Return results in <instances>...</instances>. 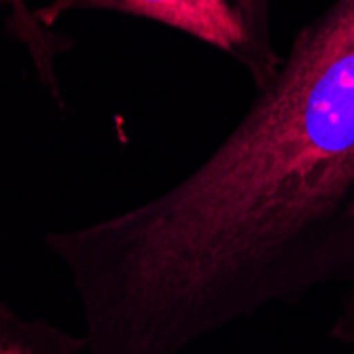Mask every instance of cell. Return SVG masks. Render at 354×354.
Segmentation results:
<instances>
[{"label":"cell","instance_id":"5","mask_svg":"<svg viewBox=\"0 0 354 354\" xmlns=\"http://www.w3.org/2000/svg\"><path fill=\"white\" fill-rule=\"evenodd\" d=\"M17 3H19V5H21V7H26V9H32V7H30V5H28V3H26V0H17Z\"/></svg>","mask_w":354,"mask_h":354},{"label":"cell","instance_id":"3","mask_svg":"<svg viewBox=\"0 0 354 354\" xmlns=\"http://www.w3.org/2000/svg\"><path fill=\"white\" fill-rule=\"evenodd\" d=\"M85 335H73L45 318H21L0 304V354H81Z\"/></svg>","mask_w":354,"mask_h":354},{"label":"cell","instance_id":"4","mask_svg":"<svg viewBox=\"0 0 354 354\" xmlns=\"http://www.w3.org/2000/svg\"><path fill=\"white\" fill-rule=\"evenodd\" d=\"M9 11L7 17V30L15 43L24 45L28 55L32 57V66H35L41 83L49 87L53 98H59L57 87V75H55V59L59 53L71 49V39L55 30L43 28L37 17L35 9L21 7L17 0H0V13Z\"/></svg>","mask_w":354,"mask_h":354},{"label":"cell","instance_id":"1","mask_svg":"<svg viewBox=\"0 0 354 354\" xmlns=\"http://www.w3.org/2000/svg\"><path fill=\"white\" fill-rule=\"evenodd\" d=\"M87 323L117 354H185L344 282L354 348V0L301 26L230 134L151 200L59 232Z\"/></svg>","mask_w":354,"mask_h":354},{"label":"cell","instance_id":"2","mask_svg":"<svg viewBox=\"0 0 354 354\" xmlns=\"http://www.w3.org/2000/svg\"><path fill=\"white\" fill-rule=\"evenodd\" d=\"M75 11L142 17L178 30L234 59L254 91L263 89L282 64L272 35V0H49L35 9V17L53 30Z\"/></svg>","mask_w":354,"mask_h":354}]
</instances>
